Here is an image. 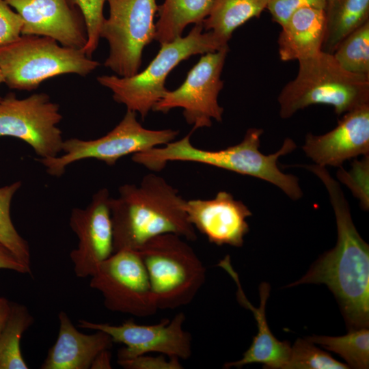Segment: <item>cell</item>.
<instances>
[{
  "label": "cell",
  "mask_w": 369,
  "mask_h": 369,
  "mask_svg": "<svg viewBox=\"0 0 369 369\" xmlns=\"http://www.w3.org/2000/svg\"><path fill=\"white\" fill-rule=\"evenodd\" d=\"M111 355L109 349H105L99 353L94 359L91 369H110Z\"/></svg>",
  "instance_id": "35"
},
{
  "label": "cell",
  "mask_w": 369,
  "mask_h": 369,
  "mask_svg": "<svg viewBox=\"0 0 369 369\" xmlns=\"http://www.w3.org/2000/svg\"><path fill=\"white\" fill-rule=\"evenodd\" d=\"M309 341L342 357L349 368L366 369L369 366V329L361 327L348 329L342 336H313Z\"/></svg>",
  "instance_id": "25"
},
{
  "label": "cell",
  "mask_w": 369,
  "mask_h": 369,
  "mask_svg": "<svg viewBox=\"0 0 369 369\" xmlns=\"http://www.w3.org/2000/svg\"><path fill=\"white\" fill-rule=\"evenodd\" d=\"M363 156L361 160L353 161L350 171L338 167L337 176L359 199L361 207L366 210L369 208V154Z\"/></svg>",
  "instance_id": "30"
},
{
  "label": "cell",
  "mask_w": 369,
  "mask_h": 369,
  "mask_svg": "<svg viewBox=\"0 0 369 369\" xmlns=\"http://www.w3.org/2000/svg\"><path fill=\"white\" fill-rule=\"evenodd\" d=\"M79 8L86 27L87 41L83 49L85 55L91 57L96 49L100 39L102 25L105 19L103 6L107 0H68Z\"/></svg>",
  "instance_id": "29"
},
{
  "label": "cell",
  "mask_w": 369,
  "mask_h": 369,
  "mask_svg": "<svg viewBox=\"0 0 369 369\" xmlns=\"http://www.w3.org/2000/svg\"><path fill=\"white\" fill-rule=\"evenodd\" d=\"M23 22L4 1L0 0V46L11 43L21 36Z\"/></svg>",
  "instance_id": "32"
},
{
  "label": "cell",
  "mask_w": 369,
  "mask_h": 369,
  "mask_svg": "<svg viewBox=\"0 0 369 369\" xmlns=\"http://www.w3.org/2000/svg\"><path fill=\"white\" fill-rule=\"evenodd\" d=\"M332 54L344 70L369 77V20L346 36Z\"/></svg>",
  "instance_id": "26"
},
{
  "label": "cell",
  "mask_w": 369,
  "mask_h": 369,
  "mask_svg": "<svg viewBox=\"0 0 369 369\" xmlns=\"http://www.w3.org/2000/svg\"><path fill=\"white\" fill-rule=\"evenodd\" d=\"M296 77L278 95L282 119L313 105H327L340 115L369 104V77L344 70L332 53L320 51L298 61Z\"/></svg>",
  "instance_id": "4"
},
{
  "label": "cell",
  "mask_w": 369,
  "mask_h": 369,
  "mask_svg": "<svg viewBox=\"0 0 369 369\" xmlns=\"http://www.w3.org/2000/svg\"><path fill=\"white\" fill-rule=\"evenodd\" d=\"M212 3L213 0H165L158 8L154 40L161 44L171 42L182 36L188 25L202 23Z\"/></svg>",
  "instance_id": "23"
},
{
  "label": "cell",
  "mask_w": 369,
  "mask_h": 369,
  "mask_svg": "<svg viewBox=\"0 0 369 369\" xmlns=\"http://www.w3.org/2000/svg\"><path fill=\"white\" fill-rule=\"evenodd\" d=\"M302 149L316 165L342 167L344 161L369 154V104L344 114L323 135L308 133Z\"/></svg>",
  "instance_id": "17"
},
{
  "label": "cell",
  "mask_w": 369,
  "mask_h": 369,
  "mask_svg": "<svg viewBox=\"0 0 369 369\" xmlns=\"http://www.w3.org/2000/svg\"><path fill=\"white\" fill-rule=\"evenodd\" d=\"M325 33L323 9L303 7L282 26L278 53L282 61L301 60L322 51Z\"/></svg>",
  "instance_id": "20"
},
{
  "label": "cell",
  "mask_w": 369,
  "mask_h": 369,
  "mask_svg": "<svg viewBox=\"0 0 369 369\" xmlns=\"http://www.w3.org/2000/svg\"><path fill=\"white\" fill-rule=\"evenodd\" d=\"M11 302L0 296V331L3 328L10 310Z\"/></svg>",
  "instance_id": "36"
},
{
  "label": "cell",
  "mask_w": 369,
  "mask_h": 369,
  "mask_svg": "<svg viewBox=\"0 0 369 369\" xmlns=\"http://www.w3.org/2000/svg\"><path fill=\"white\" fill-rule=\"evenodd\" d=\"M0 269L31 274V267L23 264L8 248L0 243Z\"/></svg>",
  "instance_id": "34"
},
{
  "label": "cell",
  "mask_w": 369,
  "mask_h": 369,
  "mask_svg": "<svg viewBox=\"0 0 369 369\" xmlns=\"http://www.w3.org/2000/svg\"><path fill=\"white\" fill-rule=\"evenodd\" d=\"M33 320L25 305L11 302L9 314L0 331V369L29 368L21 353L20 339Z\"/></svg>",
  "instance_id": "24"
},
{
  "label": "cell",
  "mask_w": 369,
  "mask_h": 369,
  "mask_svg": "<svg viewBox=\"0 0 369 369\" xmlns=\"http://www.w3.org/2000/svg\"><path fill=\"white\" fill-rule=\"evenodd\" d=\"M182 237L156 236L138 250L158 310L176 309L191 303L206 279V268Z\"/></svg>",
  "instance_id": "6"
},
{
  "label": "cell",
  "mask_w": 369,
  "mask_h": 369,
  "mask_svg": "<svg viewBox=\"0 0 369 369\" xmlns=\"http://www.w3.org/2000/svg\"><path fill=\"white\" fill-rule=\"evenodd\" d=\"M109 16L105 18L100 38L108 41L109 54L105 66L117 76L136 74L144 47L155 37L156 0H107Z\"/></svg>",
  "instance_id": "9"
},
{
  "label": "cell",
  "mask_w": 369,
  "mask_h": 369,
  "mask_svg": "<svg viewBox=\"0 0 369 369\" xmlns=\"http://www.w3.org/2000/svg\"><path fill=\"white\" fill-rule=\"evenodd\" d=\"M262 133V128H250L240 143L215 151L196 148L191 142V133H189L163 147H154L134 154L132 160L154 172L162 170L169 161L206 164L264 180L277 187L292 200H299L303 192L298 178L284 173L277 165L280 156L292 152L296 148L295 142L290 138H286L277 151L264 154L259 150Z\"/></svg>",
  "instance_id": "3"
},
{
  "label": "cell",
  "mask_w": 369,
  "mask_h": 369,
  "mask_svg": "<svg viewBox=\"0 0 369 369\" xmlns=\"http://www.w3.org/2000/svg\"><path fill=\"white\" fill-rule=\"evenodd\" d=\"M269 0H213L202 25L206 31H210L223 46L232 33L252 18H259L266 9Z\"/></svg>",
  "instance_id": "21"
},
{
  "label": "cell",
  "mask_w": 369,
  "mask_h": 369,
  "mask_svg": "<svg viewBox=\"0 0 369 369\" xmlns=\"http://www.w3.org/2000/svg\"><path fill=\"white\" fill-rule=\"evenodd\" d=\"M62 119L59 105L44 93L23 99L10 93L0 100V137L23 141L40 159L55 157L62 152L64 140L57 127Z\"/></svg>",
  "instance_id": "12"
},
{
  "label": "cell",
  "mask_w": 369,
  "mask_h": 369,
  "mask_svg": "<svg viewBox=\"0 0 369 369\" xmlns=\"http://www.w3.org/2000/svg\"><path fill=\"white\" fill-rule=\"evenodd\" d=\"M185 315L176 314L172 320L162 319L150 325H139L128 320L120 325L80 320L79 326L102 331L113 342L124 345L118 353V360L128 359L149 353H159L168 357L187 359L192 353L191 334L183 329Z\"/></svg>",
  "instance_id": "13"
},
{
  "label": "cell",
  "mask_w": 369,
  "mask_h": 369,
  "mask_svg": "<svg viewBox=\"0 0 369 369\" xmlns=\"http://www.w3.org/2000/svg\"><path fill=\"white\" fill-rule=\"evenodd\" d=\"M347 364L333 359L308 339H297L291 347L286 369H346Z\"/></svg>",
  "instance_id": "28"
},
{
  "label": "cell",
  "mask_w": 369,
  "mask_h": 369,
  "mask_svg": "<svg viewBox=\"0 0 369 369\" xmlns=\"http://www.w3.org/2000/svg\"><path fill=\"white\" fill-rule=\"evenodd\" d=\"M325 4L326 0H269L266 9L273 20L282 27L297 10L303 7L324 10Z\"/></svg>",
  "instance_id": "31"
},
{
  "label": "cell",
  "mask_w": 369,
  "mask_h": 369,
  "mask_svg": "<svg viewBox=\"0 0 369 369\" xmlns=\"http://www.w3.org/2000/svg\"><path fill=\"white\" fill-rule=\"evenodd\" d=\"M90 286L100 292L105 306L112 312L147 317L158 310L145 266L137 250L113 252L91 276Z\"/></svg>",
  "instance_id": "10"
},
{
  "label": "cell",
  "mask_w": 369,
  "mask_h": 369,
  "mask_svg": "<svg viewBox=\"0 0 369 369\" xmlns=\"http://www.w3.org/2000/svg\"><path fill=\"white\" fill-rule=\"evenodd\" d=\"M305 167L324 184L336 216V246L323 254L308 271L286 287L325 284L336 298L348 329L369 325V245L357 232L348 203L336 180L325 167Z\"/></svg>",
  "instance_id": "1"
},
{
  "label": "cell",
  "mask_w": 369,
  "mask_h": 369,
  "mask_svg": "<svg viewBox=\"0 0 369 369\" xmlns=\"http://www.w3.org/2000/svg\"><path fill=\"white\" fill-rule=\"evenodd\" d=\"M2 83H4V78H3V75L2 74V72L0 69V85ZM2 97L0 96V100H1Z\"/></svg>",
  "instance_id": "37"
},
{
  "label": "cell",
  "mask_w": 369,
  "mask_h": 369,
  "mask_svg": "<svg viewBox=\"0 0 369 369\" xmlns=\"http://www.w3.org/2000/svg\"><path fill=\"white\" fill-rule=\"evenodd\" d=\"M118 363L126 369H182L180 359L177 357H169L161 354L151 356L144 354L128 359H120Z\"/></svg>",
  "instance_id": "33"
},
{
  "label": "cell",
  "mask_w": 369,
  "mask_h": 369,
  "mask_svg": "<svg viewBox=\"0 0 369 369\" xmlns=\"http://www.w3.org/2000/svg\"><path fill=\"white\" fill-rule=\"evenodd\" d=\"M22 185L20 180L0 187V243L8 248L23 264L31 267L27 242L19 234L10 216L12 198Z\"/></svg>",
  "instance_id": "27"
},
{
  "label": "cell",
  "mask_w": 369,
  "mask_h": 369,
  "mask_svg": "<svg viewBox=\"0 0 369 369\" xmlns=\"http://www.w3.org/2000/svg\"><path fill=\"white\" fill-rule=\"evenodd\" d=\"M229 47L205 53L189 71L182 84L173 91H167L152 110L166 113L182 108L187 122L193 131L210 127L212 120L221 122L223 108L218 96L223 87L221 74Z\"/></svg>",
  "instance_id": "11"
},
{
  "label": "cell",
  "mask_w": 369,
  "mask_h": 369,
  "mask_svg": "<svg viewBox=\"0 0 369 369\" xmlns=\"http://www.w3.org/2000/svg\"><path fill=\"white\" fill-rule=\"evenodd\" d=\"M22 18L21 35L51 38L62 46L81 49L87 41L83 17L68 0H4Z\"/></svg>",
  "instance_id": "15"
},
{
  "label": "cell",
  "mask_w": 369,
  "mask_h": 369,
  "mask_svg": "<svg viewBox=\"0 0 369 369\" xmlns=\"http://www.w3.org/2000/svg\"><path fill=\"white\" fill-rule=\"evenodd\" d=\"M203 29L202 23L196 24L185 37L161 44L157 55L139 73L127 77L103 75L97 81L112 92L115 102L144 119L167 91L166 78L178 64L192 55L228 46L221 45L210 31L203 32Z\"/></svg>",
  "instance_id": "5"
},
{
  "label": "cell",
  "mask_w": 369,
  "mask_h": 369,
  "mask_svg": "<svg viewBox=\"0 0 369 369\" xmlns=\"http://www.w3.org/2000/svg\"><path fill=\"white\" fill-rule=\"evenodd\" d=\"M107 188L98 190L85 208H74L70 226L78 238L70 254L75 275L91 277L113 252V235Z\"/></svg>",
  "instance_id": "14"
},
{
  "label": "cell",
  "mask_w": 369,
  "mask_h": 369,
  "mask_svg": "<svg viewBox=\"0 0 369 369\" xmlns=\"http://www.w3.org/2000/svg\"><path fill=\"white\" fill-rule=\"evenodd\" d=\"M184 200L163 177L146 175L139 184H125L110 199L114 252L138 250L149 239L166 233L197 239L184 209Z\"/></svg>",
  "instance_id": "2"
},
{
  "label": "cell",
  "mask_w": 369,
  "mask_h": 369,
  "mask_svg": "<svg viewBox=\"0 0 369 369\" xmlns=\"http://www.w3.org/2000/svg\"><path fill=\"white\" fill-rule=\"evenodd\" d=\"M184 209L194 228L211 243L240 247L252 215L248 207L227 191H219L213 199L185 200Z\"/></svg>",
  "instance_id": "16"
},
{
  "label": "cell",
  "mask_w": 369,
  "mask_h": 369,
  "mask_svg": "<svg viewBox=\"0 0 369 369\" xmlns=\"http://www.w3.org/2000/svg\"><path fill=\"white\" fill-rule=\"evenodd\" d=\"M179 131L170 128L151 130L137 120V113L127 110L122 120L106 135L95 139L70 138L64 141L63 154L38 159L49 174L59 177L66 167L77 161L94 159L108 165L128 154H134L174 140Z\"/></svg>",
  "instance_id": "8"
},
{
  "label": "cell",
  "mask_w": 369,
  "mask_h": 369,
  "mask_svg": "<svg viewBox=\"0 0 369 369\" xmlns=\"http://www.w3.org/2000/svg\"><path fill=\"white\" fill-rule=\"evenodd\" d=\"M322 51L333 53L350 33L369 20V0H326Z\"/></svg>",
  "instance_id": "22"
},
{
  "label": "cell",
  "mask_w": 369,
  "mask_h": 369,
  "mask_svg": "<svg viewBox=\"0 0 369 369\" xmlns=\"http://www.w3.org/2000/svg\"><path fill=\"white\" fill-rule=\"evenodd\" d=\"M218 266L223 268L232 277L237 286L236 297L238 303L251 311L256 320L258 332L254 337L249 348L243 353V357L235 361L227 362L224 368H241L249 364H262L264 368L286 369L291 347L287 341H279L271 331L265 316V307L270 292V285L266 282L259 286L260 304L254 307L247 299L238 273L234 270L229 256L221 260Z\"/></svg>",
  "instance_id": "18"
},
{
  "label": "cell",
  "mask_w": 369,
  "mask_h": 369,
  "mask_svg": "<svg viewBox=\"0 0 369 369\" xmlns=\"http://www.w3.org/2000/svg\"><path fill=\"white\" fill-rule=\"evenodd\" d=\"M58 318V336L42 369H88L99 353L111 348L113 342L107 333L96 330L94 333L85 334L79 331L64 311L59 313Z\"/></svg>",
  "instance_id": "19"
},
{
  "label": "cell",
  "mask_w": 369,
  "mask_h": 369,
  "mask_svg": "<svg viewBox=\"0 0 369 369\" xmlns=\"http://www.w3.org/2000/svg\"><path fill=\"white\" fill-rule=\"evenodd\" d=\"M100 63L81 49L59 45L49 37L21 35L0 46V69L12 88L31 91L51 77L66 74L86 76Z\"/></svg>",
  "instance_id": "7"
}]
</instances>
